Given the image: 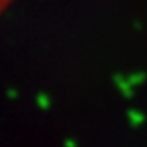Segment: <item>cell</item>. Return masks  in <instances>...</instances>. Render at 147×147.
I'll return each mask as SVG.
<instances>
[{"mask_svg":"<svg viewBox=\"0 0 147 147\" xmlns=\"http://www.w3.org/2000/svg\"><path fill=\"white\" fill-rule=\"evenodd\" d=\"M64 147H78V142L75 138H66L64 140Z\"/></svg>","mask_w":147,"mask_h":147,"instance_id":"cell-3","label":"cell"},{"mask_svg":"<svg viewBox=\"0 0 147 147\" xmlns=\"http://www.w3.org/2000/svg\"><path fill=\"white\" fill-rule=\"evenodd\" d=\"M128 122L133 126V128H140V126L145 122V115L138 110H129L128 112Z\"/></svg>","mask_w":147,"mask_h":147,"instance_id":"cell-1","label":"cell"},{"mask_svg":"<svg viewBox=\"0 0 147 147\" xmlns=\"http://www.w3.org/2000/svg\"><path fill=\"white\" fill-rule=\"evenodd\" d=\"M11 2H13V0H0V11H4V9L11 4Z\"/></svg>","mask_w":147,"mask_h":147,"instance_id":"cell-4","label":"cell"},{"mask_svg":"<svg viewBox=\"0 0 147 147\" xmlns=\"http://www.w3.org/2000/svg\"><path fill=\"white\" fill-rule=\"evenodd\" d=\"M37 107H39L41 110H48V108H50V98L45 96V94L37 96Z\"/></svg>","mask_w":147,"mask_h":147,"instance_id":"cell-2","label":"cell"}]
</instances>
